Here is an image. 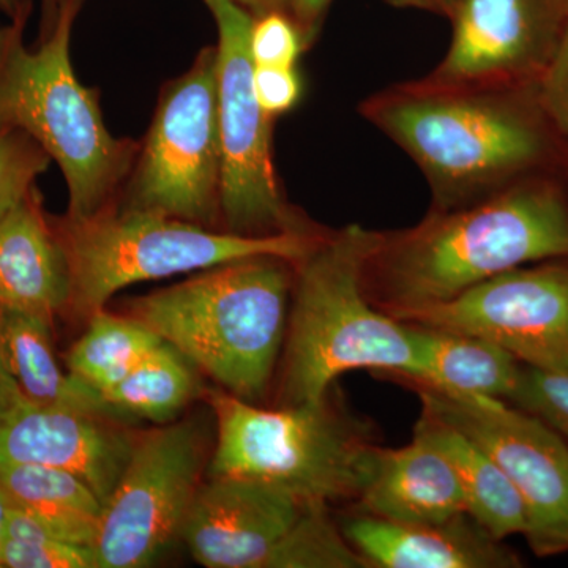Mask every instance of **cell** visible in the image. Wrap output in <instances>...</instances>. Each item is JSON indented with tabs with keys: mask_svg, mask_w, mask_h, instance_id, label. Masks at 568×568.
<instances>
[{
	"mask_svg": "<svg viewBox=\"0 0 568 568\" xmlns=\"http://www.w3.org/2000/svg\"><path fill=\"white\" fill-rule=\"evenodd\" d=\"M568 257V204L558 186L526 182L474 207L381 237L365 268L381 308L398 317L458 297L493 276Z\"/></svg>",
	"mask_w": 568,
	"mask_h": 568,
	"instance_id": "obj_1",
	"label": "cell"
},
{
	"mask_svg": "<svg viewBox=\"0 0 568 568\" xmlns=\"http://www.w3.org/2000/svg\"><path fill=\"white\" fill-rule=\"evenodd\" d=\"M383 234L353 224L298 263L284 361V405L320 399L353 369L414 381L420 365L405 323L366 297L365 268Z\"/></svg>",
	"mask_w": 568,
	"mask_h": 568,
	"instance_id": "obj_2",
	"label": "cell"
},
{
	"mask_svg": "<svg viewBox=\"0 0 568 568\" xmlns=\"http://www.w3.org/2000/svg\"><path fill=\"white\" fill-rule=\"evenodd\" d=\"M282 257L257 256L134 298L129 316L170 343L230 394L257 402L282 347L291 275Z\"/></svg>",
	"mask_w": 568,
	"mask_h": 568,
	"instance_id": "obj_3",
	"label": "cell"
},
{
	"mask_svg": "<svg viewBox=\"0 0 568 568\" xmlns=\"http://www.w3.org/2000/svg\"><path fill=\"white\" fill-rule=\"evenodd\" d=\"M84 0H61L54 28L33 50L14 44L0 77V123L20 126L59 164L70 204L67 216L91 219L118 204L140 142L112 136L100 95L71 65L74 21Z\"/></svg>",
	"mask_w": 568,
	"mask_h": 568,
	"instance_id": "obj_4",
	"label": "cell"
},
{
	"mask_svg": "<svg viewBox=\"0 0 568 568\" xmlns=\"http://www.w3.org/2000/svg\"><path fill=\"white\" fill-rule=\"evenodd\" d=\"M71 278L69 310L89 317L132 284L205 271L248 257L297 265L320 239L310 233L244 235L112 205L85 220L52 219Z\"/></svg>",
	"mask_w": 568,
	"mask_h": 568,
	"instance_id": "obj_5",
	"label": "cell"
},
{
	"mask_svg": "<svg viewBox=\"0 0 568 568\" xmlns=\"http://www.w3.org/2000/svg\"><path fill=\"white\" fill-rule=\"evenodd\" d=\"M209 402L216 420L211 477L261 481L304 504L361 496L376 446L328 394L275 410L230 392H212Z\"/></svg>",
	"mask_w": 568,
	"mask_h": 568,
	"instance_id": "obj_6",
	"label": "cell"
},
{
	"mask_svg": "<svg viewBox=\"0 0 568 568\" xmlns=\"http://www.w3.org/2000/svg\"><path fill=\"white\" fill-rule=\"evenodd\" d=\"M399 92L368 103L366 115L413 156L444 207L529 170L547 138L518 103L463 88Z\"/></svg>",
	"mask_w": 568,
	"mask_h": 568,
	"instance_id": "obj_7",
	"label": "cell"
},
{
	"mask_svg": "<svg viewBox=\"0 0 568 568\" xmlns=\"http://www.w3.org/2000/svg\"><path fill=\"white\" fill-rule=\"evenodd\" d=\"M222 181L216 48L207 47L162 89L118 203L213 227L222 222Z\"/></svg>",
	"mask_w": 568,
	"mask_h": 568,
	"instance_id": "obj_8",
	"label": "cell"
},
{
	"mask_svg": "<svg viewBox=\"0 0 568 568\" xmlns=\"http://www.w3.org/2000/svg\"><path fill=\"white\" fill-rule=\"evenodd\" d=\"M216 29V84L222 142V222L244 235L304 233L284 201L274 159L272 121L253 85L250 54L253 14L234 0H204Z\"/></svg>",
	"mask_w": 568,
	"mask_h": 568,
	"instance_id": "obj_9",
	"label": "cell"
},
{
	"mask_svg": "<svg viewBox=\"0 0 568 568\" xmlns=\"http://www.w3.org/2000/svg\"><path fill=\"white\" fill-rule=\"evenodd\" d=\"M205 457L207 428L200 418L136 437L129 465L103 504L93 544L97 568L151 566L181 536Z\"/></svg>",
	"mask_w": 568,
	"mask_h": 568,
	"instance_id": "obj_10",
	"label": "cell"
},
{
	"mask_svg": "<svg viewBox=\"0 0 568 568\" xmlns=\"http://www.w3.org/2000/svg\"><path fill=\"white\" fill-rule=\"evenodd\" d=\"M424 414L473 439L518 489L528 538L538 555L568 549V444L540 418L489 396L450 394L414 384Z\"/></svg>",
	"mask_w": 568,
	"mask_h": 568,
	"instance_id": "obj_11",
	"label": "cell"
},
{
	"mask_svg": "<svg viewBox=\"0 0 568 568\" xmlns=\"http://www.w3.org/2000/svg\"><path fill=\"white\" fill-rule=\"evenodd\" d=\"M396 320L484 336L534 368L568 369V264L523 265Z\"/></svg>",
	"mask_w": 568,
	"mask_h": 568,
	"instance_id": "obj_12",
	"label": "cell"
},
{
	"mask_svg": "<svg viewBox=\"0 0 568 568\" xmlns=\"http://www.w3.org/2000/svg\"><path fill=\"white\" fill-rule=\"evenodd\" d=\"M436 88H467L541 73L568 21L567 0H458Z\"/></svg>",
	"mask_w": 568,
	"mask_h": 568,
	"instance_id": "obj_13",
	"label": "cell"
},
{
	"mask_svg": "<svg viewBox=\"0 0 568 568\" xmlns=\"http://www.w3.org/2000/svg\"><path fill=\"white\" fill-rule=\"evenodd\" d=\"M305 506L261 481L211 477L197 489L179 537L201 566L267 568Z\"/></svg>",
	"mask_w": 568,
	"mask_h": 568,
	"instance_id": "obj_14",
	"label": "cell"
},
{
	"mask_svg": "<svg viewBox=\"0 0 568 568\" xmlns=\"http://www.w3.org/2000/svg\"><path fill=\"white\" fill-rule=\"evenodd\" d=\"M136 437L112 418L22 399L0 414V463L69 470L106 503L132 457Z\"/></svg>",
	"mask_w": 568,
	"mask_h": 568,
	"instance_id": "obj_15",
	"label": "cell"
},
{
	"mask_svg": "<svg viewBox=\"0 0 568 568\" xmlns=\"http://www.w3.org/2000/svg\"><path fill=\"white\" fill-rule=\"evenodd\" d=\"M343 534L369 567L511 568L519 558L469 514L443 523H399L362 514Z\"/></svg>",
	"mask_w": 568,
	"mask_h": 568,
	"instance_id": "obj_16",
	"label": "cell"
},
{
	"mask_svg": "<svg viewBox=\"0 0 568 568\" xmlns=\"http://www.w3.org/2000/svg\"><path fill=\"white\" fill-rule=\"evenodd\" d=\"M70 298L69 260L36 185L0 219V308L54 317Z\"/></svg>",
	"mask_w": 568,
	"mask_h": 568,
	"instance_id": "obj_17",
	"label": "cell"
},
{
	"mask_svg": "<svg viewBox=\"0 0 568 568\" xmlns=\"http://www.w3.org/2000/svg\"><path fill=\"white\" fill-rule=\"evenodd\" d=\"M358 504L364 514L399 523H443L467 514L454 467L417 435L405 447H375Z\"/></svg>",
	"mask_w": 568,
	"mask_h": 568,
	"instance_id": "obj_18",
	"label": "cell"
},
{
	"mask_svg": "<svg viewBox=\"0 0 568 568\" xmlns=\"http://www.w3.org/2000/svg\"><path fill=\"white\" fill-rule=\"evenodd\" d=\"M405 324L420 365V375L410 384L510 402L517 394L521 362L504 347L466 332Z\"/></svg>",
	"mask_w": 568,
	"mask_h": 568,
	"instance_id": "obj_19",
	"label": "cell"
},
{
	"mask_svg": "<svg viewBox=\"0 0 568 568\" xmlns=\"http://www.w3.org/2000/svg\"><path fill=\"white\" fill-rule=\"evenodd\" d=\"M51 321L43 313L0 308V357L11 379L32 405L77 407L112 418L102 396L62 372Z\"/></svg>",
	"mask_w": 568,
	"mask_h": 568,
	"instance_id": "obj_20",
	"label": "cell"
},
{
	"mask_svg": "<svg viewBox=\"0 0 568 568\" xmlns=\"http://www.w3.org/2000/svg\"><path fill=\"white\" fill-rule=\"evenodd\" d=\"M414 435L424 437L454 467L466 510L497 540L528 532L525 500L499 466L454 426L422 413Z\"/></svg>",
	"mask_w": 568,
	"mask_h": 568,
	"instance_id": "obj_21",
	"label": "cell"
},
{
	"mask_svg": "<svg viewBox=\"0 0 568 568\" xmlns=\"http://www.w3.org/2000/svg\"><path fill=\"white\" fill-rule=\"evenodd\" d=\"M0 480L14 507L62 540L93 548L103 503L82 478L50 466L0 463Z\"/></svg>",
	"mask_w": 568,
	"mask_h": 568,
	"instance_id": "obj_22",
	"label": "cell"
},
{
	"mask_svg": "<svg viewBox=\"0 0 568 568\" xmlns=\"http://www.w3.org/2000/svg\"><path fill=\"white\" fill-rule=\"evenodd\" d=\"M197 394L196 366L178 347L162 342L102 399L114 420L145 418L166 424Z\"/></svg>",
	"mask_w": 568,
	"mask_h": 568,
	"instance_id": "obj_23",
	"label": "cell"
},
{
	"mask_svg": "<svg viewBox=\"0 0 568 568\" xmlns=\"http://www.w3.org/2000/svg\"><path fill=\"white\" fill-rule=\"evenodd\" d=\"M84 335L67 355L70 375L102 396L140 364L153 347L163 342L159 335L130 316L93 313Z\"/></svg>",
	"mask_w": 568,
	"mask_h": 568,
	"instance_id": "obj_24",
	"label": "cell"
},
{
	"mask_svg": "<svg viewBox=\"0 0 568 568\" xmlns=\"http://www.w3.org/2000/svg\"><path fill=\"white\" fill-rule=\"evenodd\" d=\"M328 506L306 504L272 552L267 568H364L368 562L328 518Z\"/></svg>",
	"mask_w": 568,
	"mask_h": 568,
	"instance_id": "obj_25",
	"label": "cell"
},
{
	"mask_svg": "<svg viewBox=\"0 0 568 568\" xmlns=\"http://www.w3.org/2000/svg\"><path fill=\"white\" fill-rule=\"evenodd\" d=\"M2 568H97L93 548L70 544L22 508L11 507Z\"/></svg>",
	"mask_w": 568,
	"mask_h": 568,
	"instance_id": "obj_26",
	"label": "cell"
},
{
	"mask_svg": "<svg viewBox=\"0 0 568 568\" xmlns=\"http://www.w3.org/2000/svg\"><path fill=\"white\" fill-rule=\"evenodd\" d=\"M48 152L20 126L0 123V219L50 168Z\"/></svg>",
	"mask_w": 568,
	"mask_h": 568,
	"instance_id": "obj_27",
	"label": "cell"
},
{
	"mask_svg": "<svg viewBox=\"0 0 568 568\" xmlns=\"http://www.w3.org/2000/svg\"><path fill=\"white\" fill-rule=\"evenodd\" d=\"M511 402L540 418L568 444V369L523 366L521 383Z\"/></svg>",
	"mask_w": 568,
	"mask_h": 568,
	"instance_id": "obj_28",
	"label": "cell"
},
{
	"mask_svg": "<svg viewBox=\"0 0 568 568\" xmlns=\"http://www.w3.org/2000/svg\"><path fill=\"white\" fill-rule=\"evenodd\" d=\"M248 44L254 65L295 67L308 41L286 11L274 10L253 18Z\"/></svg>",
	"mask_w": 568,
	"mask_h": 568,
	"instance_id": "obj_29",
	"label": "cell"
},
{
	"mask_svg": "<svg viewBox=\"0 0 568 568\" xmlns=\"http://www.w3.org/2000/svg\"><path fill=\"white\" fill-rule=\"evenodd\" d=\"M538 104L549 122L568 138V21L558 47L541 70Z\"/></svg>",
	"mask_w": 568,
	"mask_h": 568,
	"instance_id": "obj_30",
	"label": "cell"
},
{
	"mask_svg": "<svg viewBox=\"0 0 568 568\" xmlns=\"http://www.w3.org/2000/svg\"><path fill=\"white\" fill-rule=\"evenodd\" d=\"M253 85L261 108L274 119L293 110L304 92L295 67L254 65Z\"/></svg>",
	"mask_w": 568,
	"mask_h": 568,
	"instance_id": "obj_31",
	"label": "cell"
},
{
	"mask_svg": "<svg viewBox=\"0 0 568 568\" xmlns=\"http://www.w3.org/2000/svg\"><path fill=\"white\" fill-rule=\"evenodd\" d=\"M331 3L332 0H286L284 11L297 22L310 44L315 39L321 21Z\"/></svg>",
	"mask_w": 568,
	"mask_h": 568,
	"instance_id": "obj_32",
	"label": "cell"
},
{
	"mask_svg": "<svg viewBox=\"0 0 568 568\" xmlns=\"http://www.w3.org/2000/svg\"><path fill=\"white\" fill-rule=\"evenodd\" d=\"M22 399H26L24 396H22L14 381L11 379L6 365H3L2 357H0V414L17 406Z\"/></svg>",
	"mask_w": 568,
	"mask_h": 568,
	"instance_id": "obj_33",
	"label": "cell"
},
{
	"mask_svg": "<svg viewBox=\"0 0 568 568\" xmlns=\"http://www.w3.org/2000/svg\"><path fill=\"white\" fill-rule=\"evenodd\" d=\"M24 28L26 26L13 24V22L10 26L0 24V77H2L3 70H6L14 44L22 39Z\"/></svg>",
	"mask_w": 568,
	"mask_h": 568,
	"instance_id": "obj_34",
	"label": "cell"
},
{
	"mask_svg": "<svg viewBox=\"0 0 568 568\" xmlns=\"http://www.w3.org/2000/svg\"><path fill=\"white\" fill-rule=\"evenodd\" d=\"M388 3L403 9H420L444 13L452 17L458 0H387Z\"/></svg>",
	"mask_w": 568,
	"mask_h": 568,
	"instance_id": "obj_35",
	"label": "cell"
},
{
	"mask_svg": "<svg viewBox=\"0 0 568 568\" xmlns=\"http://www.w3.org/2000/svg\"><path fill=\"white\" fill-rule=\"evenodd\" d=\"M0 11L10 18L13 24L26 26L32 11V0H0Z\"/></svg>",
	"mask_w": 568,
	"mask_h": 568,
	"instance_id": "obj_36",
	"label": "cell"
},
{
	"mask_svg": "<svg viewBox=\"0 0 568 568\" xmlns=\"http://www.w3.org/2000/svg\"><path fill=\"white\" fill-rule=\"evenodd\" d=\"M59 6L61 0H41L40 39H44L54 28L58 20Z\"/></svg>",
	"mask_w": 568,
	"mask_h": 568,
	"instance_id": "obj_37",
	"label": "cell"
},
{
	"mask_svg": "<svg viewBox=\"0 0 568 568\" xmlns=\"http://www.w3.org/2000/svg\"><path fill=\"white\" fill-rule=\"evenodd\" d=\"M11 507H13V500L0 480V568H2L3 540H6L7 521H9Z\"/></svg>",
	"mask_w": 568,
	"mask_h": 568,
	"instance_id": "obj_38",
	"label": "cell"
},
{
	"mask_svg": "<svg viewBox=\"0 0 568 568\" xmlns=\"http://www.w3.org/2000/svg\"><path fill=\"white\" fill-rule=\"evenodd\" d=\"M234 2L248 10L253 17L267 13V11L284 10L286 7V0H234Z\"/></svg>",
	"mask_w": 568,
	"mask_h": 568,
	"instance_id": "obj_39",
	"label": "cell"
},
{
	"mask_svg": "<svg viewBox=\"0 0 568 568\" xmlns=\"http://www.w3.org/2000/svg\"><path fill=\"white\" fill-rule=\"evenodd\" d=\"M567 9H568V0H567Z\"/></svg>",
	"mask_w": 568,
	"mask_h": 568,
	"instance_id": "obj_40",
	"label": "cell"
}]
</instances>
